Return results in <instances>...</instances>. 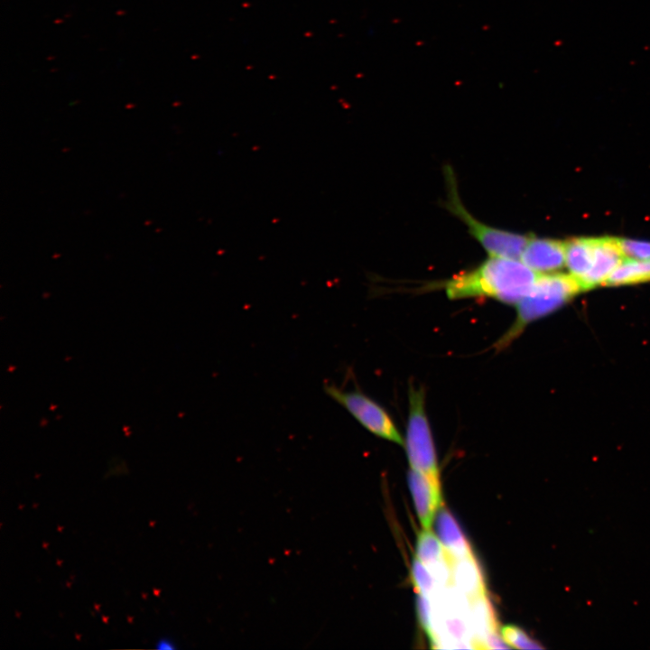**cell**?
Here are the masks:
<instances>
[{
  "label": "cell",
  "mask_w": 650,
  "mask_h": 650,
  "mask_svg": "<svg viewBox=\"0 0 650 650\" xmlns=\"http://www.w3.org/2000/svg\"><path fill=\"white\" fill-rule=\"evenodd\" d=\"M538 274L521 260L491 255L476 268L454 275L444 288L453 300L489 297L517 304L530 292Z\"/></svg>",
  "instance_id": "6da1fadb"
},
{
  "label": "cell",
  "mask_w": 650,
  "mask_h": 650,
  "mask_svg": "<svg viewBox=\"0 0 650 650\" xmlns=\"http://www.w3.org/2000/svg\"><path fill=\"white\" fill-rule=\"evenodd\" d=\"M580 290L579 282L570 274H539L530 292L517 303L515 320L497 340L496 348H506L529 323L556 311Z\"/></svg>",
  "instance_id": "7a4b0ae2"
},
{
  "label": "cell",
  "mask_w": 650,
  "mask_h": 650,
  "mask_svg": "<svg viewBox=\"0 0 650 650\" xmlns=\"http://www.w3.org/2000/svg\"><path fill=\"white\" fill-rule=\"evenodd\" d=\"M404 445L412 469L432 479L441 480L433 438L425 412L424 391L413 385L409 389V414Z\"/></svg>",
  "instance_id": "3957f363"
},
{
  "label": "cell",
  "mask_w": 650,
  "mask_h": 650,
  "mask_svg": "<svg viewBox=\"0 0 650 650\" xmlns=\"http://www.w3.org/2000/svg\"><path fill=\"white\" fill-rule=\"evenodd\" d=\"M325 394L342 406L371 433L404 445V441L388 413L359 389L346 390L334 383H325Z\"/></svg>",
  "instance_id": "277c9868"
},
{
  "label": "cell",
  "mask_w": 650,
  "mask_h": 650,
  "mask_svg": "<svg viewBox=\"0 0 650 650\" xmlns=\"http://www.w3.org/2000/svg\"><path fill=\"white\" fill-rule=\"evenodd\" d=\"M449 209L469 228V233L493 256L518 259L530 237L487 226L471 216L461 204L457 193L453 173L447 169Z\"/></svg>",
  "instance_id": "5b68a950"
},
{
  "label": "cell",
  "mask_w": 650,
  "mask_h": 650,
  "mask_svg": "<svg viewBox=\"0 0 650 650\" xmlns=\"http://www.w3.org/2000/svg\"><path fill=\"white\" fill-rule=\"evenodd\" d=\"M407 481L420 523L423 529H431L442 503L441 480L411 468Z\"/></svg>",
  "instance_id": "8992f818"
},
{
  "label": "cell",
  "mask_w": 650,
  "mask_h": 650,
  "mask_svg": "<svg viewBox=\"0 0 650 650\" xmlns=\"http://www.w3.org/2000/svg\"><path fill=\"white\" fill-rule=\"evenodd\" d=\"M520 259L538 274L554 273L565 265V242L530 237Z\"/></svg>",
  "instance_id": "52a82bcc"
},
{
  "label": "cell",
  "mask_w": 650,
  "mask_h": 650,
  "mask_svg": "<svg viewBox=\"0 0 650 650\" xmlns=\"http://www.w3.org/2000/svg\"><path fill=\"white\" fill-rule=\"evenodd\" d=\"M416 557L427 567L439 584L451 583V568L454 561L431 529H423L419 533Z\"/></svg>",
  "instance_id": "ba28073f"
},
{
  "label": "cell",
  "mask_w": 650,
  "mask_h": 650,
  "mask_svg": "<svg viewBox=\"0 0 650 650\" xmlns=\"http://www.w3.org/2000/svg\"><path fill=\"white\" fill-rule=\"evenodd\" d=\"M624 258L620 238L596 237L593 266L581 282V289H591L597 285L604 284Z\"/></svg>",
  "instance_id": "9c48e42d"
},
{
  "label": "cell",
  "mask_w": 650,
  "mask_h": 650,
  "mask_svg": "<svg viewBox=\"0 0 650 650\" xmlns=\"http://www.w3.org/2000/svg\"><path fill=\"white\" fill-rule=\"evenodd\" d=\"M435 519L439 539L453 561L474 556L469 541L449 510L440 508Z\"/></svg>",
  "instance_id": "30bf717a"
},
{
  "label": "cell",
  "mask_w": 650,
  "mask_h": 650,
  "mask_svg": "<svg viewBox=\"0 0 650 650\" xmlns=\"http://www.w3.org/2000/svg\"><path fill=\"white\" fill-rule=\"evenodd\" d=\"M595 240L596 237H580L565 242V265L580 285L593 266Z\"/></svg>",
  "instance_id": "8fae6325"
},
{
  "label": "cell",
  "mask_w": 650,
  "mask_h": 650,
  "mask_svg": "<svg viewBox=\"0 0 650 650\" xmlns=\"http://www.w3.org/2000/svg\"><path fill=\"white\" fill-rule=\"evenodd\" d=\"M451 583L469 599L485 595L484 578L475 556L453 562Z\"/></svg>",
  "instance_id": "7c38bea8"
},
{
  "label": "cell",
  "mask_w": 650,
  "mask_h": 650,
  "mask_svg": "<svg viewBox=\"0 0 650 650\" xmlns=\"http://www.w3.org/2000/svg\"><path fill=\"white\" fill-rule=\"evenodd\" d=\"M650 281V259L624 258L604 284L624 285Z\"/></svg>",
  "instance_id": "4fadbf2b"
},
{
  "label": "cell",
  "mask_w": 650,
  "mask_h": 650,
  "mask_svg": "<svg viewBox=\"0 0 650 650\" xmlns=\"http://www.w3.org/2000/svg\"><path fill=\"white\" fill-rule=\"evenodd\" d=\"M411 576L418 593L433 598L437 592L439 583L417 557L413 560Z\"/></svg>",
  "instance_id": "5bb4252c"
},
{
  "label": "cell",
  "mask_w": 650,
  "mask_h": 650,
  "mask_svg": "<svg viewBox=\"0 0 650 650\" xmlns=\"http://www.w3.org/2000/svg\"><path fill=\"white\" fill-rule=\"evenodd\" d=\"M501 636L512 648L516 649H541L543 646L525 630L515 626L508 625L501 629Z\"/></svg>",
  "instance_id": "9a60e30c"
},
{
  "label": "cell",
  "mask_w": 650,
  "mask_h": 650,
  "mask_svg": "<svg viewBox=\"0 0 650 650\" xmlns=\"http://www.w3.org/2000/svg\"><path fill=\"white\" fill-rule=\"evenodd\" d=\"M416 609L420 624L432 644V647H435L434 615L431 604V598L424 594L418 593Z\"/></svg>",
  "instance_id": "2e32d148"
},
{
  "label": "cell",
  "mask_w": 650,
  "mask_h": 650,
  "mask_svg": "<svg viewBox=\"0 0 650 650\" xmlns=\"http://www.w3.org/2000/svg\"><path fill=\"white\" fill-rule=\"evenodd\" d=\"M620 245L626 258L650 259V242L620 238Z\"/></svg>",
  "instance_id": "e0dca14e"
},
{
  "label": "cell",
  "mask_w": 650,
  "mask_h": 650,
  "mask_svg": "<svg viewBox=\"0 0 650 650\" xmlns=\"http://www.w3.org/2000/svg\"><path fill=\"white\" fill-rule=\"evenodd\" d=\"M155 647L157 649H166V650L177 648V646L175 645V643L168 637L160 638L156 642Z\"/></svg>",
  "instance_id": "ac0fdd59"
}]
</instances>
